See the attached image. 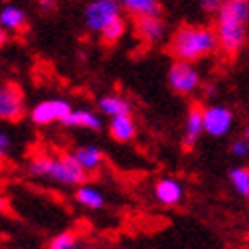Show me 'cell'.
<instances>
[{
  "instance_id": "cell-1",
  "label": "cell",
  "mask_w": 249,
  "mask_h": 249,
  "mask_svg": "<svg viewBox=\"0 0 249 249\" xmlns=\"http://www.w3.org/2000/svg\"><path fill=\"white\" fill-rule=\"evenodd\" d=\"M219 51L237 57L249 39V0H223L215 15Z\"/></svg>"
},
{
  "instance_id": "cell-2",
  "label": "cell",
  "mask_w": 249,
  "mask_h": 249,
  "mask_svg": "<svg viewBox=\"0 0 249 249\" xmlns=\"http://www.w3.org/2000/svg\"><path fill=\"white\" fill-rule=\"evenodd\" d=\"M168 51L177 61L198 63L219 53L215 27L209 24H180L168 41Z\"/></svg>"
},
{
  "instance_id": "cell-3",
  "label": "cell",
  "mask_w": 249,
  "mask_h": 249,
  "mask_svg": "<svg viewBox=\"0 0 249 249\" xmlns=\"http://www.w3.org/2000/svg\"><path fill=\"white\" fill-rule=\"evenodd\" d=\"M27 170L31 177L55 182L61 186H79L87 182V174L71 152L63 154H36L29 160Z\"/></svg>"
},
{
  "instance_id": "cell-4",
  "label": "cell",
  "mask_w": 249,
  "mask_h": 249,
  "mask_svg": "<svg viewBox=\"0 0 249 249\" xmlns=\"http://www.w3.org/2000/svg\"><path fill=\"white\" fill-rule=\"evenodd\" d=\"M166 81H168V87L177 93V95H195L203 85V75L198 67L195 63H189V61H177L174 59L170 67H168V73H166Z\"/></svg>"
},
{
  "instance_id": "cell-5",
  "label": "cell",
  "mask_w": 249,
  "mask_h": 249,
  "mask_svg": "<svg viewBox=\"0 0 249 249\" xmlns=\"http://www.w3.org/2000/svg\"><path fill=\"white\" fill-rule=\"evenodd\" d=\"M120 17H122L120 0H89L83 8L85 29L97 35Z\"/></svg>"
},
{
  "instance_id": "cell-6",
  "label": "cell",
  "mask_w": 249,
  "mask_h": 249,
  "mask_svg": "<svg viewBox=\"0 0 249 249\" xmlns=\"http://www.w3.org/2000/svg\"><path fill=\"white\" fill-rule=\"evenodd\" d=\"M203 126L205 134L211 138H225L235 126V114L229 106L209 104L203 107Z\"/></svg>"
},
{
  "instance_id": "cell-7",
  "label": "cell",
  "mask_w": 249,
  "mask_h": 249,
  "mask_svg": "<svg viewBox=\"0 0 249 249\" xmlns=\"http://www.w3.org/2000/svg\"><path fill=\"white\" fill-rule=\"evenodd\" d=\"M71 109H73V106L67 99L51 97V99H43V102L35 104L29 116H31V122L36 124V126H51V124L63 122Z\"/></svg>"
},
{
  "instance_id": "cell-8",
  "label": "cell",
  "mask_w": 249,
  "mask_h": 249,
  "mask_svg": "<svg viewBox=\"0 0 249 249\" xmlns=\"http://www.w3.org/2000/svg\"><path fill=\"white\" fill-rule=\"evenodd\" d=\"M27 106L24 93L17 83H0V120L2 122H18Z\"/></svg>"
},
{
  "instance_id": "cell-9",
  "label": "cell",
  "mask_w": 249,
  "mask_h": 249,
  "mask_svg": "<svg viewBox=\"0 0 249 249\" xmlns=\"http://www.w3.org/2000/svg\"><path fill=\"white\" fill-rule=\"evenodd\" d=\"M136 36L146 45H160L168 36V24L162 17L136 18Z\"/></svg>"
},
{
  "instance_id": "cell-10",
  "label": "cell",
  "mask_w": 249,
  "mask_h": 249,
  "mask_svg": "<svg viewBox=\"0 0 249 249\" xmlns=\"http://www.w3.org/2000/svg\"><path fill=\"white\" fill-rule=\"evenodd\" d=\"M205 136L203 126V107L201 106H191L184 118V128H182V148L184 150H193Z\"/></svg>"
},
{
  "instance_id": "cell-11",
  "label": "cell",
  "mask_w": 249,
  "mask_h": 249,
  "mask_svg": "<svg viewBox=\"0 0 249 249\" xmlns=\"http://www.w3.org/2000/svg\"><path fill=\"white\" fill-rule=\"evenodd\" d=\"M154 198L162 207H177L184 198V184L174 177L160 178L154 184Z\"/></svg>"
},
{
  "instance_id": "cell-12",
  "label": "cell",
  "mask_w": 249,
  "mask_h": 249,
  "mask_svg": "<svg viewBox=\"0 0 249 249\" xmlns=\"http://www.w3.org/2000/svg\"><path fill=\"white\" fill-rule=\"evenodd\" d=\"M61 126L65 128H83L89 132H102L104 130V122L99 118V114H95L89 107H73L67 118L61 122Z\"/></svg>"
},
{
  "instance_id": "cell-13",
  "label": "cell",
  "mask_w": 249,
  "mask_h": 249,
  "mask_svg": "<svg viewBox=\"0 0 249 249\" xmlns=\"http://www.w3.org/2000/svg\"><path fill=\"white\" fill-rule=\"evenodd\" d=\"M27 10L18 4L6 2L2 8H0V27H2L6 33H20L27 29Z\"/></svg>"
},
{
  "instance_id": "cell-14",
  "label": "cell",
  "mask_w": 249,
  "mask_h": 249,
  "mask_svg": "<svg viewBox=\"0 0 249 249\" xmlns=\"http://www.w3.org/2000/svg\"><path fill=\"white\" fill-rule=\"evenodd\" d=\"M71 154L75 156V160L79 162V166H81L87 174L97 172L99 168L104 166V150H102V148H99L97 144H81V146H77Z\"/></svg>"
},
{
  "instance_id": "cell-15",
  "label": "cell",
  "mask_w": 249,
  "mask_h": 249,
  "mask_svg": "<svg viewBox=\"0 0 249 249\" xmlns=\"http://www.w3.org/2000/svg\"><path fill=\"white\" fill-rule=\"evenodd\" d=\"M107 132L111 136V140L116 142H132L138 134V124L132 118V114L128 116H116V118H109V124H107Z\"/></svg>"
},
{
  "instance_id": "cell-16",
  "label": "cell",
  "mask_w": 249,
  "mask_h": 249,
  "mask_svg": "<svg viewBox=\"0 0 249 249\" xmlns=\"http://www.w3.org/2000/svg\"><path fill=\"white\" fill-rule=\"evenodd\" d=\"M75 203L87 211H102L106 207V195L102 189L89 184V182H83L79 186H75Z\"/></svg>"
},
{
  "instance_id": "cell-17",
  "label": "cell",
  "mask_w": 249,
  "mask_h": 249,
  "mask_svg": "<svg viewBox=\"0 0 249 249\" xmlns=\"http://www.w3.org/2000/svg\"><path fill=\"white\" fill-rule=\"evenodd\" d=\"M97 109H99V114H104L107 118L128 116V114H132V104L118 93H107L97 99Z\"/></svg>"
},
{
  "instance_id": "cell-18",
  "label": "cell",
  "mask_w": 249,
  "mask_h": 249,
  "mask_svg": "<svg viewBox=\"0 0 249 249\" xmlns=\"http://www.w3.org/2000/svg\"><path fill=\"white\" fill-rule=\"evenodd\" d=\"M120 6H122V12H128L134 18L162 15L160 0H120Z\"/></svg>"
},
{
  "instance_id": "cell-19",
  "label": "cell",
  "mask_w": 249,
  "mask_h": 249,
  "mask_svg": "<svg viewBox=\"0 0 249 249\" xmlns=\"http://www.w3.org/2000/svg\"><path fill=\"white\" fill-rule=\"evenodd\" d=\"M229 184L235 191V195H239L241 198H249V166H233L229 168Z\"/></svg>"
},
{
  "instance_id": "cell-20",
  "label": "cell",
  "mask_w": 249,
  "mask_h": 249,
  "mask_svg": "<svg viewBox=\"0 0 249 249\" xmlns=\"http://www.w3.org/2000/svg\"><path fill=\"white\" fill-rule=\"evenodd\" d=\"M47 249H83V247H81V239H79L77 233L61 231V233H57L51 237Z\"/></svg>"
},
{
  "instance_id": "cell-21",
  "label": "cell",
  "mask_w": 249,
  "mask_h": 249,
  "mask_svg": "<svg viewBox=\"0 0 249 249\" xmlns=\"http://www.w3.org/2000/svg\"><path fill=\"white\" fill-rule=\"evenodd\" d=\"M124 35H126V20H124L122 17L118 20H114L111 24H107V27L99 33V36H102V41L106 45H116L124 39Z\"/></svg>"
},
{
  "instance_id": "cell-22",
  "label": "cell",
  "mask_w": 249,
  "mask_h": 249,
  "mask_svg": "<svg viewBox=\"0 0 249 249\" xmlns=\"http://www.w3.org/2000/svg\"><path fill=\"white\" fill-rule=\"evenodd\" d=\"M229 152L233 158H237V160H245L249 158V142L243 138V136H239V138H235L229 146Z\"/></svg>"
},
{
  "instance_id": "cell-23",
  "label": "cell",
  "mask_w": 249,
  "mask_h": 249,
  "mask_svg": "<svg viewBox=\"0 0 249 249\" xmlns=\"http://www.w3.org/2000/svg\"><path fill=\"white\" fill-rule=\"evenodd\" d=\"M12 146H15V142H12V136L8 132L0 130V158H6L12 152Z\"/></svg>"
},
{
  "instance_id": "cell-24",
  "label": "cell",
  "mask_w": 249,
  "mask_h": 249,
  "mask_svg": "<svg viewBox=\"0 0 249 249\" xmlns=\"http://www.w3.org/2000/svg\"><path fill=\"white\" fill-rule=\"evenodd\" d=\"M221 2L223 0H198V6L207 15H217V10L221 8Z\"/></svg>"
},
{
  "instance_id": "cell-25",
  "label": "cell",
  "mask_w": 249,
  "mask_h": 249,
  "mask_svg": "<svg viewBox=\"0 0 249 249\" xmlns=\"http://www.w3.org/2000/svg\"><path fill=\"white\" fill-rule=\"evenodd\" d=\"M61 0H36V4H39V8L43 12H53L57 6H59Z\"/></svg>"
},
{
  "instance_id": "cell-26",
  "label": "cell",
  "mask_w": 249,
  "mask_h": 249,
  "mask_svg": "<svg viewBox=\"0 0 249 249\" xmlns=\"http://www.w3.org/2000/svg\"><path fill=\"white\" fill-rule=\"evenodd\" d=\"M201 89H203V95L205 97H217V93H219V87L215 85V83H205V85H201Z\"/></svg>"
},
{
  "instance_id": "cell-27",
  "label": "cell",
  "mask_w": 249,
  "mask_h": 249,
  "mask_svg": "<svg viewBox=\"0 0 249 249\" xmlns=\"http://www.w3.org/2000/svg\"><path fill=\"white\" fill-rule=\"evenodd\" d=\"M6 41H8V33H6L2 27H0V47H4Z\"/></svg>"
},
{
  "instance_id": "cell-28",
  "label": "cell",
  "mask_w": 249,
  "mask_h": 249,
  "mask_svg": "<svg viewBox=\"0 0 249 249\" xmlns=\"http://www.w3.org/2000/svg\"><path fill=\"white\" fill-rule=\"evenodd\" d=\"M6 207H8V201H6V196L0 193V213H2V211H6Z\"/></svg>"
},
{
  "instance_id": "cell-29",
  "label": "cell",
  "mask_w": 249,
  "mask_h": 249,
  "mask_svg": "<svg viewBox=\"0 0 249 249\" xmlns=\"http://www.w3.org/2000/svg\"><path fill=\"white\" fill-rule=\"evenodd\" d=\"M241 136H243V138L249 142V126H245V128H243V134H241Z\"/></svg>"
},
{
  "instance_id": "cell-30",
  "label": "cell",
  "mask_w": 249,
  "mask_h": 249,
  "mask_svg": "<svg viewBox=\"0 0 249 249\" xmlns=\"http://www.w3.org/2000/svg\"><path fill=\"white\" fill-rule=\"evenodd\" d=\"M85 249H107V247H99V245H95V247H85Z\"/></svg>"
},
{
  "instance_id": "cell-31",
  "label": "cell",
  "mask_w": 249,
  "mask_h": 249,
  "mask_svg": "<svg viewBox=\"0 0 249 249\" xmlns=\"http://www.w3.org/2000/svg\"><path fill=\"white\" fill-rule=\"evenodd\" d=\"M2 2H8V0H2Z\"/></svg>"
}]
</instances>
